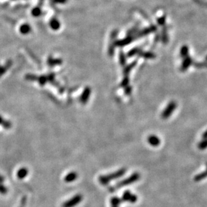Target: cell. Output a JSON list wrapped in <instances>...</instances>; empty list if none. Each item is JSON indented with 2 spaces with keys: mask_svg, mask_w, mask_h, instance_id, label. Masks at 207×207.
Wrapping results in <instances>:
<instances>
[{
  "mask_svg": "<svg viewBox=\"0 0 207 207\" xmlns=\"http://www.w3.org/2000/svg\"><path fill=\"white\" fill-rule=\"evenodd\" d=\"M198 147L201 150L205 149L207 148V139H203L202 141L198 145Z\"/></svg>",
  "mask_w": 207,
  "mask_h": 207,
  "instance_id": "obj_12",
  "label": "cell"
},
{
  "mask_svg": "<svg viewBox=\"0 0 207 207\" xmlns=\"http://www.w3.org/2000/svg\"><path fill=\"white\" fill-rule=\"evenodd\" d=\"M177 104L175 102H171L169 103V104L167 105L166 108H165V110H163L162 112V114H161V117H162L163 119H166V118H169V116L172 115V114L174 112L175 109L176 108Z\"/></svg>",
  "mask_w": 207,
  "mask_h": 207,
  "instance_id": "obj_4",
  "label": "cell"
},
{
  "mask_svg": "<svg viewBox=\"0 0 207 207\" xmlns=\"http://www.w3.org/2000/svg\"><path fill=\"white\" fill-rule=\"evenodd\" d=\"M8 191L7 188L3 185V184H0V193L2 194H6Z\"/></svg>",
  "mask_w": 207,
  "mask_h": 207,
  "instance_id": "obj_14",
  "label": "cell"
},
{
  "mask_svg": "<svg viewBox=\"0 0 207 207\" xmlns=\"http://www.w3.org/2000/svg\"><path fill=\"white\" fill-rule=\"evenodd\" d=\"M121 202H122L121 198H118L117 196H114L110 199L111 205H117V206H120Z\"/></svg>",
  "mask_w": 207,
  "mask_h": 207,
  "instance_id": "obj_10",
  "label": "cell"
},
{
  "mask_svg": "<svg viewBox=\"0 0 207 207\" xmlns=\"http://www.w3.org/2000/svg\"><path fill=\"white\" fill-rule=\"evenodd\" d=\"M206 178H207V172L206 171V172H202L200 173V174H197L196 176L194 177V180L195 182H200V181H202V180H204V179H205Z\"/></svg>",
  "mask_w": 207,
  "mask_h": 207,
  "instance_id": "obj_9",
  "label": "cell"
},
{
  "mask_svg": "<svg viewBox=\"0 0 207 207\" xmlns=\"http://www.w3.org/2000/svg\"><path fill=\"white\" fill-rule=\"evenodd\" d=\"M140 178V174L139 173H134L133 175H131V176L127 178L125 180H122V181L118 182V183L116 184L115 187H111L109 189V190L110 192H114L116 190V188H120L122 187H124V186H127L129 185H131V184L135 183L137 181H138Z\"/></svg>",
  "mask_w": 207,
  "mask_h": 207,
  "instance_id": "obj_1",
  "label": "cell"
},
{
  "mask_svg": "<svg viewBox=\"0 0 207 207\" xmlns=\"http://www.w3.org/2000/svg\"><path fill=\"white\" fill-rule=\"evenodd\" d=\"M83 200V196L80 194L75 195L71 198L69 199L68 200L65 201V202L62 204V207H75L77 205L80 204Z\"/></svg>",
  "mask_w": 207,
  "mask_h": 207,
  "instance_id": "obj_3",
  "label": "cell"
},
{
  "mask_svg": "<svg viewBox=\"0 0 207 207\" xmlns=\"http://www.w3.org/2000/svg\"><path fill=\"white\" fill-rule=\"evenodd\" d=\"M202 139H207V131H206L204 133H203Z\"/></svg>",
  "mask_w": 207,
  "mask_h": 207,
  "instance_id": "obj_16",
  "label": "cell"
},
{
  "mask_svg": "<svg viewBox=\"0 0 207 207\" xmlns=\"http://www.w3.org/2000/svg\"><path fill=\"white\" fill-rule=\"evenodd\" d=\"M180 54L182 57H186L188 54V48L186 46H184L180 50Z\"/></svg>",
  "mask_w": 207,
  "mask_h": 207,
  "instance_id": "obj_13",
  "label": "cell"
},
{
  "mask_svg": "<svg viewBox=\"0 0 207 207\" xmlns=\"http://www.w3.org/2000/svg\"><path fill=\"white\" fill-rule=\"evenodd\" d=\"M148 141L150 145H151L152 146L157 147L160 144V139L158 138L157 137L155 136V135H151V136L149 137Z\"/></svg>",
  "mask_w": 207,
  "mask_h": 207,
  "instance_id": "obj_7",
  "label": "cell"
},
{
  "mask_svg": "<svg viewBox=\"0 0 207 207\" xmlns=\"http://www.w3.org/2000/svg\"><path fill=\"white\" fill-rule=\"evenodd\" d=\"M111 207H119V206H117V205H111Z\"/></svg>",
  "mask_w": 207,
  "mask_h": 207,
  "instance_id": "obj_18",
  "label": "cell"
},
{
  "mask_svg": "<svg viewBox=\"0 0 207 207\" xmlns=\"http://www.w3.org/2000/svg\"><path fill=\"white\" fill-rule=\"evenodd\" d=\"M28 170L26 168H22L18 171V177L20 179H23L27 176Z\"/></svg>",
  "mask_w": 207,
  "mask_h": 207,
  "instance_id": "obj_11",
  "label": "cell"
},
{
  "mask_svg": "<svg viewBox=\"0 0 207 207\" xmlns=\"http://www.w3.org/2000/svg\"><path fill=\"white\" fill-rule=\"evenodd\" d=\"M78 176L77 173L71 172L65 177L64 180H65V182H67V183H69V182H72L74 181V180H76V179L78 178Z\"/></svg>",
  "mask_w": 207,
  "mask_h": 207,
  "instance_id": "obj_8",
  "label": "cell"
},
{
  "mask_svg": "<svg viewBox=\"0 0 207 207\" xmlns=\"http://www.w3.org/2000/svg\"><path fill=\"white\" fill-rule=\"evenodd\" d=\"M138 197L136 194H132L131 192L129 190H126L124 192L122 196L121 200L122 202H128L130 203H135L137 202Z\"/></svg>",
  "mask_w": 207,
  "mask_h": 207,
  "instance_id": "obj_5",
  "label": "cell"
},
{
  "mask_svg": "<svg viewBox=\"0 0 207 207\" xmlns=\"http://www.w3.org/2000/svg\"><path fill=\"white\" fill-rule=\"evenodd\" d=\"M192 63V59L190 57V56H187L186 57H185V59H184L183 62H182L181 66V70L182 71H185L186 69L190 66Z\"/></svg>",
  "mask_w": 207,
  "mask_h": 207,
  "instance_id": "obj_6",
  "label": "cell"
},
{
  "mask_svg": "<svg viewBox=\"0 0 207 207\" xmlns=\"http://www.w3.org/2000/svg\"><path fill=\"white\" fill-rule=\"evenodd\" d=\"M26 202V196H24L22 198L21 204H20V207H25Z\"/></svg>",
  "mask_w": 207,
  "mask_h": 207,
  "instance_id": "obj_15",
  "label": "cell"
},
{
  "mask_svg": "<svg viewBox=\"0 0 207 207\" xmlns=\"http://www.w3.org/2000/svg\"><path fill=\"white\" fill-rule=\"evenodd\" d=\"M125 172H126V169H120V170L118 171V172L112 173V174H111L110 175L100 176L99 178V182H100L102 185H107V184L110 183L112 180H115V179H117L118 178H120V177L123 176V175L125 174Z\"/></svg>",
  "mask_w": 207,
  "mask_h": 207,
  "instance_id": "obj_2",
  "label": "cell"
},
{
  "mask_svg": "<svg viewBox=\"0 0 207 207\" xmlns=\"http://www.w3.org/2000/svg\"><path fill=\"white\" fill-rule=\"evenodd\" d=\"M3 181H4V178H3V176H0V183H2V182H3Z\"/></svg>",
  "mask_w": 207,
  "mask_h": 207,
  "instance_id": "obj_17",
  "label": "cell"
},
{
  "mask_svg": "<svg viewBox=\"0 0 207 207\" xmlns=\"http://www.w3.org/2000/svg\"><path fill=\"white\" fill-rule=\"evenodd\" d=\"M3 121H2V118H1V116H0V123H1V122H2Z\"/></svg>",
  "mask_w": 207,
  "mask_h": 207,
  "instance_id": "obj_19",
  "label": "cell"
},
{
  "mask_svg": "<svg viewBox=\"0 0 207 207\" xmlns=\"http://www.w3.org/2000/svg\"><path fill=\"white\" fill-rule=\"evenodd\" d=\"M206 172H207V163H206Z\"/></svg>",
  "mask_w": 207,
  "mask_h": 207,
  "instance_id": "obj_20",
  "label": "cell"
}]
</instances>
